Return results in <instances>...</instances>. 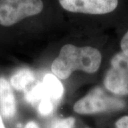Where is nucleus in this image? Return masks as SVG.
Segmentation results:
<instances>
[{
    "label": "nucleus",
    "mask_w": 128,
    "mask_h": 128,
    "mask_svg": "<svg viewBox=\"0 0 128 128\" xmlns=\"http://www.w3.org/2000/svg\"><path fill=\"white\" fill-rule=\"evenodd\" d=\"M42 82L45 90V98H49L55 103L62 98L64 92V86L54 74H46Z\"/></svg>",
    "instance_id": "7"
},
{
    "label": "nucleus",
    "mask_w": 128,
    "mask_h": 128,
    "mask_svg": "<svg viewBox=\"0 0 128 128\" xmlns=\"http://www.w3.org/2000/svg\"><path fill=\"white\" fill-rule=\"evenodd\" d=\"M35 81L34 73L29 68L19 69L10 79L11 86L18 91H24L26 88Z\"/></svg>",
    "instance_id": "8"
},
{
    "label": "nucleus",
    "mask_w": 128,
    "mask_h": 128,
    "mask_svg": "<svg viewBox=\"0 0 128 128\" xmlns=\"http://www.w3.org/2000/svg\"><path fill=\"white\" fill-rule=\"evenodd\" d=\"M116 128H128V115L120 118L115 123Z\"/></svg>",
    "instance_id": "13"
},
{
    "label": "nucleus",
    "mask_w": 128,
    "mask_h": 128,
    "mask_svg": "<svg viewBox=\"0 0 128 128\" xmlns=\"http://www.w3.org/2000/svg\"><path fill=\"white\" fill-rule=\"evenodd\" d=\"M0 128H6L4 124V122H3L2 118V116H1V114H0Z\"/></svg>",
    "instance_id": "15"
},
{
    "label": "nucleus",
    "mask_w": 128,
    "mask_h": 128,
    "mask_svg": "<svg viewBox=\"0 0 128 128\" xmlns=\"http://www.w3.org/2000/svg\"><path fill=\"white\" fill-rule=\"evenodd\" d=\"M105 88L118 96L128 95V56L120 52L111 60L104 79Z\"/></svg>",
    "instance_id": "4"
},
{
    "label": "nucleus",
    "mask_w": 128,
    "mask_h": 128,
    "mask_svg": "<svg viewBox=\"0 0 128 128\" xmlns=\"http://www.w3.org/2000/svg\"><path fill=\"white\" fill-rule=\"evenodd\" d=\"M120 48L122 52H123L125 55L128 56V31L122 37L120 42Z\"/></svg>",
    "instance_id": "12"
},
{
    "label": "nucleus",
    "mask_w": 128,
    "mask_h": 128,
    "mask_svg": "<svg viewBox=\"0 0 128 128\" xmlns=\"http://www.w3.org/2000/svg\"><path fill=\"white\" fill-rule=\"evenodd\" d=\"M124 105V101L106 95L100 88H96L77 101L73 110L78 114H91L120 110Z\"/></svg>",
    "instance_id": "3"
},
{
    "label": "nucleus",
    "mask_w": 128,
    "mask_h": 128,
    "mask_svg": "<svg viewBox=\"0 0 128 128\" xmlns=\"http://www.w3.org/2000/svg\"><path fill=\"white\" fill-rule=\"evenodd\" d=\"M55 102L48 98H44L41 100L38 106V110L42 115H48L52 113L54 110Z\"/></svg>",
    "instance_id": "10"
},
{
    "label": "nucleus",
    "mask_w": 128,
    "mask_h": 128,
    "mask_svg": "<svg viewBox=\"0 0 128 128\" xmlns=\"http://www.w3.org/2000/svg\"><path fill=\"white\" fill-rule=\"evenodd\" d=\"M102 56L97 48L90 46L77 47L66 44L51 65V70L57 78L67 79L75 70L96 73L100 66Z\"/></svg>",
    "instance_id": "1"
},
{
    "label": "nucleus",
    "mask_w": 128,
    "mask_h": 128,
    "mask_svg": "<svg viewBox=\"0 0 128 128\" xmlns=\"http://www.w3.org/2000/svg\"><path fill=\"white\" fill-rule=\"evenodd\" d=\"M24 128H39L38 124H37L34 121H31V122H28L26 126L24 127Z\"/></svg>",
    "instance_id": "14"
},
{
    "label": "nucleus",
    "mask_w": 128,
    "mask_h": 128,
    "mask_svg": "<svg viewBox=\"0 0 128 128\" xmlns=\"http://www.w3.org/2000/svg\"><path fill=\"white\" fill-rule=\"evenodd\" d=\"M24 92L26 100L32 104H36L46 97L43 82L40 81L32 82Z\"/></svg>",
    "instance_id": "9"
},
{
    "label": "nucleus",
    "mask_w": 128,
    "mask_h": 128,
    "mask_svg": "<svg viewBox=\"0 0 128 128\" xmlns=\"http://www.w3.org/2000/svg\"><path fill=\"white\" fill-rule=\"evenodd\" d=\"M16 110V99L10 83L6 78H0V111L6 118H12Z\"/></svg>",
    "instance_id": "6"
},
{
    "label": "nucleus",
    "mask_w": 128,
    "mask_h": 128,
    "mask_svg": "<svg viewBox=\"0 0 128 128\" xmlns=\"http://www.w3.org/2000/svg\"><path fill=\"white\" fill-rule=\"evenodd\" d=\"M76 120L73 118L69 117L56 120L51 128H74Z\"/></svg>",
    "instance_id": "11"
},
{
    "label": "nucleus",
    "mask_w": 128,
    "mask_h": 128,
    "mask_svg": "<svg viewBox=\"0 0 128 128\" xmlns=\"http://www.w3.org/2000/svg\"><path fill=\"white\" fill-rule=\"evenodd\" d=\"M42 0H0V25L11 26L41 13Z\"/></svg>",
    "instance_id": "2"
},
{
    "label": "nucleus",
    "mask_w": 128,
    "mask_h": 128,
    "mask_svg": "<svg viewBox=\"0 0 128 128\" xmlns=\"http://www.w3.org/2000/svg\"><path fill=\"white\" fill-rule=\"evenodd\" d=\"M66 11L78 14L102 15L112 12L118 7V0H58Z\"/></svg>",
    "instance_id": "5"
}]
</instances>
